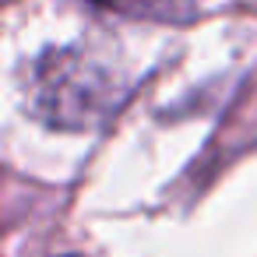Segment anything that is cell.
Returning <instances> with one entry per match:
<instances>
[{
  "label": "cell",
  "instance_id": "6da1fadb",
  "mask_svg": "<svg viewBox=\"0 0 257 257\" xmlns=\"http://www.w3.org/2000/svg\"><path fill=\"white\" fill-rule=\"evenodd\" d=\"M116 95H120V85L113 71L81 50L46 53L29 78L32 113L60 131L95 127L116 109Z\"/></svg>",
  "mask_w": 257,
  "mask_h": 257
},
{
  "label": "cell",
  "instance_id": "7a4b0ae2",
  "mask_svg": "<svg viewBox=\"0 0 257 257\" xmlns=\"http://www.w3.org/2000/svg\"><path fill=\"white\" fill-rule=\"evenodd\" d=\"M95 4L131 15V18H159V22H180L190 18V4L187 0H95Z\"/></svg>",
  "mask_w": 257,
  "mask_h": 257
},
{
  "label": "cell",
  "instance_id": "3957f363",
  "mask_svg": "<svg viewBox=\"0 0 257 257\" xmlns=\"http://www.w3.org/2000/svg\"><path fill=\"white\" fill-rule=\"evenodd\" d=\"M67 257H74V253H67Z\"/></svg>",
  "mask_w": 257,
  "mask_h": 257
}]
</instances>
